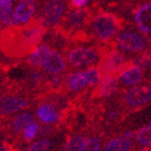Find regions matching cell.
I'll list each match as a JSON object with an SVG mask.
<instances>
[{
    "label": "cell",
    "mask_w": 151,
    "mask_h": 151,
    "mask_svg": "<svg viewBox=\"0 0 151 151\" xmlns=\"http://www.w3.org/2000/svg\"><path fill=\"white\" fill-rule=\"evenodd\" d=\"M87 139V134L79 132H68L59 151H79Z\"/></svg>",
    "instance_id": "18"
},
{
    "label": "cell",
    "mask_w": 151,
    "mask_h": 151,
    "mask_svg": "<svg viewBox=\"0 0 151 151\" xmlns=\"http://www.w3.org/2000/svg\"><path fill=\"white\" fill-rule=\"evenodd\" d=\"M96 1H97L103 8L105 5H107V6L110 9H117L119 5V2H121L122 0H96Z\"/></svg>",
    "instance_id": "26"
},
{
    "label": "cell",
    "mask_w": 151,
    "mask_h": 151,
    "mask_svg": "<svg viewBox=\"0 0 151 151\" xmlns=\"http://www.w3.org/2000/svg\"><path fill=\"white\" fill-rule=\"evenodd\" d=\"M35 101V96L24 83L10 81L0 89V121L18 111L31 108Z\"/></svg>",
    "instance_id": "3"
},
{
    "label": "cell",
    "mask_w": 151,
    "mask_h": 151,
    "mask_svg": "<svg viewBox=\"0 0 151 151\" xmlns=\"http://www.w3.org/2000/svg\"><path fill=\"white\" fill-rule=\"evenodd\" d=\"M93 14L89 22V32L94 43L104 45L114 41L116 35L131 22L117 11H108L93 0L91 2Z\"/></svg>",
    "instance_id": "2"
},
{
    "label": "cell",
    "mask_w": 151,
    "mask_h": 151,
    "mask_svg": "<svg viewBox=\"0 0 151 151\" xmlns=\"http://www.w3.org/2000/svg\"><path fill=\"white\" fill-rule=\"evenodd\" d=\"M0 30H1V20H0Z\"/></svg>",
    "instance_id": "30"
},
{
    "label": "cell",
    "mask_w": 151,
    "mask_h": 151,
    "mask_svg": "<svg viewBox=\"0 0 151 151\" xmlns=\"http://www.w3.org/2000/svg\"><path fill=\"white\" fill-rule=\"evenodd\" d=\"M114 42L125 54L136 55L151 48V38L134 30L131 22L116 35Z\"/></svg>",
    "instance_id": "7"
},
{
    "label": "cell",
    "mask_w": 151,
    "mask_h": 151,
    "mask_svg": "<svg viewBox=\"0 0 151 151\" xmlns=\"http://www.w3.org/2000/svg\"><path fill=\"white\" fill-rule=\"evenodd\" d=\"M112 98L130 115L151 105V83L119 89Z\"/></svg>",
    "instance_id": "4"
},
{
    "label": "cell",
    "mask_w": 151,
    "mask_h": 151,
    "mask_svg": "<svg viewBox=\"0 0 151 151\" xmlns=\"http://www.w3.org/2000/svg\"><path fill=\"white\" fill-rule=\"evenodd\" d=\"M151 0H135L129 8V14L135 28L144 34L151 37ZM128 14V13H127Z\"/></svg>",
    "instance_id": "9"
},
{
    "label": "cell",
    "mask_w": 151,
    "mask_h": 151,
    "mask_svg": "<svg viewBox=\"0 0 151 151\" xmlns=\"http://www.w3.org/2000/svg\"><path fill=\"white\" fill-rule=\"evenodd\" d=\"M98 45L101 52V59L98 61L97 67L101 71V76L114 75L117 77L121 71L133 65L130 57H128L124 52H121L114 41L104 45Z\"/></svg>",
    "instance_id": "5"
},
{
    "label": "cell",
    "mask_w": 151,
    "mask_h": 151,
    "mask_svg": "<svg viewBox=\"0 0 151 151\" xmlns=\"http://www.w3.org/2000/svg\"><path fill=\"white\" fill-rule=\"evenodd\" d=\"M41 69L45 73L51 74H61L68 72V67H67V60L63 57L59 51L55 49H51L48 52V54L45 56L43 60L40 65Z\"/></svg>",
    "instance_id": "14"
},
{
    "label": "cell",
    "mask_w": 151,
    "mask_h": 151,
    "mask_svg": "<svg viewBox=\"0 0 151 151\" xmlns=\"http://www.w3.org/2000/svg\"><path fill=\"white\" fill-rule=\"evenodd\" d=\"M89 0H70L68 2V8L81 9L88 3Z\"/></svg>",
    "instance_id": "27"
},
{
    "label": "cell",
    "mask_w": 151,
    "mask_h": 151,
    "mask_svg": "<svg viewBox=\"0 0 151 151\" xmlns=\"http://www.w3.org/2000/svg\"><path fill=\"white\" fill-rule=\"evenodd\" d=\"M113 137L105 142L104 151H130L134 148V142L119 135H111Z\"/></svg>",
    "instance_id": "17"
},
{
    "label": "cell",
    "mask_w": 151,
    "mask_h": 151,
    "mask_svg": "<svg viewBox=\"0 0 151 151\" xmlns=\"http://www.w3.org/2000/svg\"><path fill=\"white\" fill-rule=\"evenodd\" d=\"M39 101L36 109V116L39 122L43 125H55L61 130V111L49 101L42 99Z\"/></svg>",
    "instance_id": "12"
},
{
    "label": "cell",
    "mask_w": 151,
    "mask_h": 151,
    "mask_svg": "<svg viewBox=\"0 0 151 151\" xmlns=\"http://www.w3.org/2000/svg\"><path fill=\"white\" fill-rule=\"evenodd\" d=\"M0 9H1V4H0Z\"/></svg>",
    "instance_id": "31"
},
{
    "label": "cell",
    "mask_w": 151,
    "mask_h": 151,
    "mask_svg": "<svg viewBox=\"0 0 151 151\" xmlns=\"http://www.w3.org/2000/svg\"><path fill=\"white\" fill-rule=\"evenodd\" d=\"M0 151H19V149H18L17 147H15V145H12V144H10V142H9Z\"/></svg>",
    "instance_id": "28"
},
{
    "label": "cell",
    "mask_w": 151,
    "mask_h": 151,
    "mask_svg": "<svg viewBox=\"0 0 151 151\" xmlns=\"http://www.w3.org/2000/svg\"><path fill=\"white\" fill-rule=\"evenodd\" d=\"M0 17H1L2 21L8 25V27L17 25L15 14H14V12H13L10 4H1V9H0Z\"/></svg>",
    "instance_id": "23"
},
{
    "label": "cell",
    "mask_w": 151,
    "mask_h": 151,
    "mask_svg": "<svg viewBox=\"0 0 151 151\" xmlns=\"http://www.w3.org/2000/svg\"><path fill=\"white\" fill-rule=\"evenodd\" d=\"M36 4H37L36 0H21L14 12L17 24L27 23L32 19L36 11Z\"/></svg>",
    "instance_id": "16"
},
{
    "label": "cell",
    "mask_w": 151,
    "mask_h": 151,
    "mask_svg": "<svg viewBox=\"0 0 151 151\" xmlns=\"http://www.w3.org/2000/svg\"><path fill=\"white\" fill-rule=\"evenodd\" d=\"M38 131H39V125L35 122L30 123L23 131L22 142L23 143H30L31 141H33L36 137V135L38 134Z\"/></svg>",
    "instance_id": "24"
},
{
    "label": "cell",
    "mask_w": 151,
    "mask_h": 151,
    "mask_svg": "<svg viewBox=\"0 0 151 151\" xmlns=\"http://www.w3.org/2000/svg\"><path fill=\"white\" fill-rule=\"evenodd\" d=\"M65 55L71 70L93 65L101 59L98 45L94 42L91 45H86L85 43H72L65 52Z\"/></svg>",
    "instance_id": "8"
},
{
    "label": "cell",
    "mask_w": 151,
    "mask_h": 151,
    "mask_svg": "<svg viewBox=\"0 0 151 151\" xmlns=\"http://www.w3.org/2000/svg\"><path fill=\"white\" fill-rule=\"evenodd\" d=\"M52 147H53V144L50 139H42L32 144L25 151H50Z\"/></svg>",
    "instance_id": "25"
},
{
    "label": "cell",
    "mask_w": 151,
    "mask_h": 151,
    "mask_svg": "<svg viewBox=\"0 0 151 151\" xmlns=\"http://www.w3.org/2000/svg\"><path fill=\"white\" fill-rule=\"evenodd\" d=\"M92 14L93 9L91 8V5L81 9L68 8L56 28L63 31L65 35H68L71 40V38L78 33L89 31L88 27Z\"/></svg>",
    "instance_id": "6"
},
{
    "label": "cell",
    "mask_w": 151,
    "mask_h": 151,
    "mask_svg": "<svg viewBox=\"0 0 151 151\" xmlns=\"http://www.w3.org/2000/svg\"><path fill=\"white\" fill-rule=\"evenodd\" d=\"M108 136L104 132H96L91 134L90 137L86 139L83 147L79 151H99L103 143L107 139Z\"/></svg>",
    "instance_id": "19"
},
{
    "label": "cell",
    "mask_w": 151,
    "mask_h": 151,
    "mask_svg": "<svg viewBox=\"0 0 151 151\" xmlns=\"http://www.w3.org/2000/svg\"><path fill=\"white\" fill-rule=\"evenodd\" d=\"M47 33V28L37 18L27 24L8 27L0 33V50L9 57H23L38 48Z\"/></svg>",
    "instance_id": "1"
},
{
    "label": "cell",
    "mask_w": 151,
    "mask_h": 151,
    "mask_svg": "<svg viewBox=\"0 0 151 151\" xmlns=\"http://www.w3.org/2000/svg\"><path fill=\"white\" fill-rule=\"evenodd\" d=\"M13 0H0V4H10Z\"/></svg>",
    "instance_id": "29"
},
{
    "label": "cell",
    "mask_w": 151,
    "mask_h": 151,
    "mask_svg": "<svg viewBox=\"0 0 151 151\" xmlns=\"http://www.w3.org/2000/svg\"><path fill=\"white\" fill-rule=\"evenodd\" d=\"M143 81H147V74L146 71L139 65H132L130 67H127L117 75L119 89L134 87Z\"/></svg>",
    "instance_id": "13"
},
{
    "label": "cell",
    "mask_w": 151,
    "mask_h": 151,
    "mask_svg": "<svg viewBox=\"0 0 151 151\" xmlns=\"http://www.w3.org/2000/svg\"><path fill=\"white\" fill-rule=\"evenodd\" d=\"M68 2V0H45L37 19L47 29L54 28L65 15Z\"/></svg>",
    "instance_id": "10"
},
{
    "label": "cell",
    "mask_w": 151,
    "mask_h": 151,
    "mask_svg": "<svg viewBox=\"0 0 151 151\" xmlns=\"http://www.w3.org/2000/svg\"><path fill=\"white\" fill-rule=\"evenodd\" d=\"M65 92L72 97L79 93H83L86 90H91L86 86V78L83 71L70 70L65 72Z\"/></svg>",
    "instance_id": "15"
},
{
    "label": "cell",
    "mask_w": 151,
    "mask_h": 151,
    "mask_svg": "<svg viewBox=\"0 0 151 151\" xmlns=\"http://www.w3.org/2000/svg\"><path fill=\"white\" fill-rule=\"evenodd\" d=\"M133 139L139 146L151 147V125L142 127L139 130H136L134 132Z\"/></svg>",
    "instance_id": "22"
},
{
    "label": "cell",
    "mask_w": 151,
    "mask_h": 151,
    "mask_svg": "<svg viewBox=\"0 0 151 151\" xmlns=\"http://www.w3.org/2000/svg\"><path fill=\"white\" fill-rule=\"evenodd\" d=\"M149 125H151V122H150V124H149Z\"/></svg>",
    "instance_id": "32"
},
{
    "label": "cell",
    "mask_w": 151,
    "mask_h": 151,
    "mask_svg": "<svg viewBox=\"0 0 151 151\" xmlns=\"http://www.w3.org/2000/svg\"><path fill=\"white\" fill-rule=\"evenodd\" d=\"M101 73L98 67H93L91 65L85 71V78H86V86L87 88L92 89L95 86H97V83L101 81Z\"/></svg>",
    "instance_id": "21"
},
{
    "label": "cell",
    "mask_w": 151,
    "mask_h": 151,
    "mask_svg": "<svg viewBox=\"0 0 151 151\" xmlns=\"http://www.w3.org/2000/svg\"><path fill=\"white\" fill-rule=\"evenodd\" d=\"M119 91L117 77L114 75H105L101 77L97 86L94 87L89 93V98L92 101H107L110 99Z\"/></svg>",
    "instance_id": "11"
},
{
    "label": "cell",
    "mask_w": 151,
    "mask_h": 151,
    "mask_svg": "<svg viewBox=\"0 0 151 151\" xmlns=\"http://www.w3.org/2000/svg\"><path fill=\"white\" fill-rule=\"evenodd\" d=\"M51 47L47 43L41 45L40 47H38L34 52L31 53V55L29 56L28 60H27V65L29 67H40L41 61L43 60L45 56L48 54V52L51 50Z\"/></svg>",
    "instance_id": "20"
}]
</instances>
